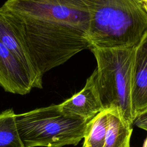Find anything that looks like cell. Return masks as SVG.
Returning a JSON list of instances; mask_svg holds the SVG:
<instances>
[{"label":"cell","mask_w":147,"mask_h":147,"mask_svg":"<svg viewBox=\"0 0 147 147\" xmlns=\"http://www.w3.org/2000/svg\"><path fill=\"white\" fill-rule=\"evenodd\" d=\"M93 0H7L1 8L20 17L67 25L88 35Z\"/></svg>","instance_id":"cell-4"},{"label":"cell","mask_w":147,"mask_h":147,"mask_svg":"<svg viewBox=\"0 0 147 147\" xmlns=\"http://www.w3.org/2000/svg\"><path fill=\"white\" fill-rule=\"evenodd\" d=\"M108 126L103 147H130L133 129L116 109L107 110Z\"/></svg>","instance_id":"cell-9"},{"label":"cell","mask_w":147,"mask_h":147,"mask_svg":"<svg viewBox=\"0 0 147 147\" xmlns=\"http://www.w3.org/2000/svg\"><path fill=\"white\" fill-rule=\"evenodd\" d=\"M13 109L0 113V147H24L18 134Z\"/></svg>","instance_id":"cell-11"},{"label":"cell","mask_w":147,"mask_h":147,"mask_svg":"<svg viewBox=\"0 0 147 147\" xmlns=\"http://www.w3.org/2000/svg\"><path fill=\"white\" fill-rule=\"evenodd\" d=\"M131 102L134 119L147 111V32L134 48Z\"/></svg>","instance_id":"cell-6"},{"label":"cell","mask_w":147,"mask_h":147,"mask_svg":"<svg viewBox=\"0 0 147 147\" xmlns=\"http://www.w3.org/2000/svg\"><path fill=\"white\" fill-rule=\"evenodd\" d=\"M108 126L107 111L103 110L87 123L83 147H103Z\"/></svg>","instance_id":"cell-10"},{"label":"cell","mask_w":147,"mask_h":147,"mask_svg":"<svg viewBox=\"0 0 147 147\" xmlns=\"http://www.w3.org/2000/svg\"><path fill=\"white\" fill-rule=\"evenodd\" d=\"M88 121L64 114L55 104L16 115L24 147L76 145L83 138Z\"/></svg>","instance_id":"cell-3"},{"label":"cell","mask_w":147,"mask_h":147,"mask_svg":"<svg viewBox=\"0 0 147 147\" xmlns=\"http://www.w3.org/2000/svg\"><path fill=\"white\" fill-rule=\"evenodd\" d=\"M143 147H147V137L145 140V141H144V145H143Z\"/></svg>","instance_id":"cell-14"},{"label":"cell","mask_w":147,"mask_h":147,"mask_svg":"<svg viewBox=\"0 0 147 147\" xmlns=\"http://www.w3.org/2000/svg\"><path fill=\"white\" fill-rule=\"evenodd\" d=\"M140 1L143 5V6H147V0H140Z\"/></svg>","instance_id":"cell-13"},{"label":"cell","mask_w":147,"mask_h":147,"mask_svg":"<svg viewBox=\"0 0 147 147\" xmlns=\"http://www.w3.org/2000/svg\"><path fill=\"white\" fill-rule=\"evenodd\" d=\"M133 47H92L96 61L95 83L104 110H117L132 127L134 117L131 102Z\"/></svg>","instance_id":"cell-2"},{"label":"cell","mask_w":147,"mask_h":147,"mask_svg":"<svg viewBox=\"0 0 147 147\" xmlns=\"http://www.w3.org/2000/svg\"><path fill=\"white\" fill-rule=\"evenodd\" d=\"M0 86L13 94L25 95L42 88V78L31 72L0 40Z\"/></svg>","instance_id":"cell-5"},{"label":"cell","mask_w":147,"mask_h":147,"mask_svg":"<svg viewBox=\"0 0 147 147\" xmlns=\"http://www.w3.org/2000/svg\"><path fill=\"white\" fill-rule=\"evenodd\" d=\"M137 127L147 131V111L137 116L133 122Z\"/></svg>","instance_id":"cell-12"},{"label":"cell","mask_w":147,"mask_h":147,"mask_svg":"<svg viewBox=\"0 0 147 147\" xmlns=\"http://www.w3.org/2000/svg\"><path fill=\"white\" fill-rule=\"evenodd\" d=\"M0 40L31 72L40 78L23 37L16 17L0 7Z\"/></svg>","instance_id":"cell-8"},{"label":"cell","mask_w":147,"mask_h":147,"mask_svg":"<svg viewBox=\"0 0 147 147\" xmlns=\"http://www.w3.org/2000/svg\"><path fill=\"white\" fill-rule=\"evenodd\" d=\"M13 14L18 21L33 64L42 75L79 52L91 48L87 34L82 30Z\"/></svg>","instance_id":"cell-1"},{"label":"cell","mask_w":147,"mask_h":147,"mask_svg":"<svg viewBox=\"0 0 147 147\" xmlns=\"http://www.w3.org/2000/svg\"><path fill=\"white\" fill-rule=\"evenodd\" d=\"M95 70L87 78L84 87L71 98L59 105L65 115L90 121L104 110L95 83Z\"/></svg>","instance_id":"cell-7"}]
</instances>
